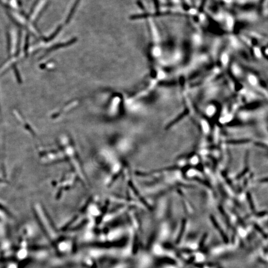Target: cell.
Here are the masks:
<instances>
[{"mask_svg":"<svg viewBox=\"0 0 268 268\" xmlns=\"http://www.w3.org/2000/svg\"><path fill=\"white\" fill-rule=\"evenodd\" d=\"M79 2H80V0H76L75 1L74 5H73V6L71 9V11H70V12L69 13V15L67 17V20L66 21V23H69V21H70L71 19L72 18V16L73 15V14L75 13L76 9L77 7L78 6V5L79 4Z\"/></svg>","mask_w":268,"mask_h":268,"instance_id":"cell-1","label":"cell"},{"mask_svg":"<svg viewBox=\"0 0 268 268\" xmlns=\"http://www.w3.org/2000/svg\"><path fill=\"white\" fill-rule=\"evenodd\" d=\"M8 218V213L2 207H0V220L5 221Z\"/></svg>","mask_w":268,"mask_h":268,"instance_id":"cell-2","label":"cell"},{"mask_svg":"<svg viewBox=\"0 0 268 268\" xmlns=\"http://www.w3.org/2000/svg\"><path fill=\"white\" fill-rule=\"evenodd\" d=\"M13 69H14L15 73V76L17 78V81H18V83H21V79L20 76V73L18 72V70L17 69V67L15 65L13 66Z\"/></svg>","mask_w":268,"mask_h":268,"instance_id":"cell-3","label":"cell"},{"mask_svg":"<svg viewBox=\"0 0 268 268\" xmlns=\"http://www.w3.org/2000/svg\"><path fill=\"white\" fill-rule=\"evenodd\" d=\"M249 82L253 85H255L257 82L256 78L253 76H250L249 77Z\"/></svg>","mask_w":268,"mask_h":268,"instance_id":"cell-4","label":"cell"},{"mask_svg":"<svg viewBox=\"0 0 268 268\" xmlns=\"http://www.w3.org/2000/svg\"><path fill=\"white\" fill-rule=\"evenodd\" d=\"M215 111V108L213 106H210L207 108V113L208 114L211 115L214 113Z\"/></svg>","mask_w":268,"mask_h":268,"instance_id":"cell-5","label":"cell"},{"mask_svg":"<svg viewBox=\"0 0 268 268\" xmlns=\"http://www.w3.org/2000/svg\"><path fill=\"white\" fill-rule=\"evenodd\" d=\"M221 60L223 63L224 64H226L229 61V58L226 54H224L222 55V58H221Z\"/></svg>","mask_w":268,"mask_h":268,"instance_id":"cell-6","label":"cell"},{"mask_svg":"<svg viewBox=\"0 0 268 268\" xmlns=\"http://www.w3.org/2000/svg\"><path fill=\"white\" fill-rule=\"evenodd\" d=\"M255 53L256 54L257 56L260 57L261 56V53L260 51L258 48H255L254 49Z\"/></svg>","mask_w":268,"mask_h":268,"instance_id":"cell-7","label":"cell"},{"mask_svg":"<svg viewBox=\"0 0 268 268\" xmlns=\"http://www.w3.org/2000/svg\"><path fill=\"white\" fill-rule=\"evenodd\" d=\"M233 71L235 73L237 74H238L240 73V70H239V68H238L237 66H233Z\"/></svg>","mask_w":268,"mask_h":268,"instance_id":"cell-8","label":"cell"},{"mask_svg":"<svg viewBox=\"0 0 268 268\" xmlns=\"http://www.w3.org/2000/svg\"><path fill=\"white\" fill-rule=\"evenodd\" d=\"M197 258L198 259V260L202 261L204 259V257H203L202 255L198 254L197 255Z\"/></svg>","mask_w":268,"mask_h":268,"instance_id":"cell-9","label":"cell"},{"mask_svg":"<svg viewBox=\"0 0 268 268\" xmlns=\"http://www.w3.org/2000/svg\"><path fill=\"white\" fill-rule=\"evenodd\" d=\"M194 40H195V42L197 43H199L200 38H199V37H195V38H194Z\"/></svg>","mask_w":268,"mask_h":268,"instance_id":"cell-10","label":"cell"}]
</instances>
